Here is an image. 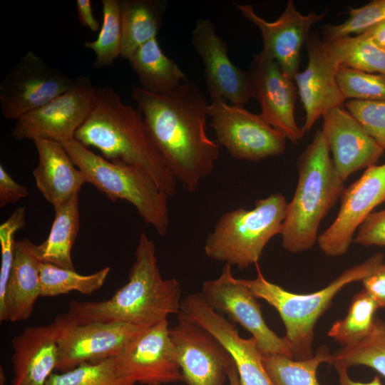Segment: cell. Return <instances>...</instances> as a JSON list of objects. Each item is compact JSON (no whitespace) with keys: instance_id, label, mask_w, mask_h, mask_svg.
Segmentation results:
<instances>
[{"instance_id":"4fadbf2b","label":"cell","mask_w":385,"mask_h":385,"mask_svg":"<svg viewBox=\"0 0 385 385\" xmlns=\"http://www.w3.org/2000/svg\"><path fill=\"white\" fill-rule=\"evenodd\" d=\"M118 374L143 385L184 382L168 319L147 327L118 356Z\"/></svg>"},{"instance_id":"7c38bea8","label":"cell","mask_w":385,"mask_h":385,"mask_svg":"<svg viewBox=\"0 0 385 385\" xmlns=\"http://www.w3.org/2000/svg\"><path fill=\"white\" fill-rule=\"evenodd\" d=\"M96 88L89 77L78 76L63 93L19 118L11 135L19 140L45 139L61 143L74 139L93 108Z\"/></svg>"},{"instance_id":"d4e9b609","label":"cell","mask_w":385,"mask_h":385,"mask_svg":"<svg viewBox=\"0 0 385 385\" xmlns=\"http://www.w3.org/2000/svg\"><path fill=\"white\" fill-rule=\"evenodd\" d=\"M141 88L161 94L188 81L178 64L162 51L155 38L138 48L128 59Z\"/></svg>"},{"instance_id":"f6af8a7d","label":"cell","mask_w":385,"mask_h":385,"mask_svg":"<svg viewBox=\"0 0 385 385\" xmlns=\"http://www.w3.org/2000/svg\"><path fill=\"white\" fill-rule=\"evenodd\" d=\"M227 380L228 385H243L240 379L235 364L228 371Z\"/></svg>"},{"instance_id":"5b68a950","label":"cell","mask_w":385,"mask_h":385,"mask_svg":"<svg viewBox=\"0 0 385 385\" xmlns=\"http://www.w3.org/2000/svg\"><path fill=\"white\" fill-rule=\"evenodd\" d=\"M384 263L381 252L344 270L325 287L309 294L289 292L268 281L258 269L255 279L241 281L257 299H262L279 313L285 327L294 359L314 356V327L318 319L330 305L336 294L346 285L362 281Z\"/></svg>"},{"instance_id":"f35d334b","label":"cell","mask_w":385,"mask_h":385,"mask_svg":"<svg viewBox=\"0 0 385 385\" xmlns=\"http://www.w3.org/2000/svg\"><path fill=\"white\" fill-rule=\"evenodd\" d=\"M354 241L363 246H385V208L372 212L358 228Z\"/></svg>"},{"instance_id":"52a82bcc","label":"cell","mask_w":385,"mask_h":385,"mask_svg":"<svg viewBox=\"0 0 385 385\" xmlns=\"http://www.w3.org/2000/svg\"><path fill=\"white\" fill-rule=\"evenodd\" d=\"M288 202L280 192L255 201L251 210L224 213L207 235V257L240 270L257 264L270 240L280 235Z\"/></svg>"},{"instance_id":"9c48e42d","label":"cell","mask_w":385,"mask_h":385,"mask_svg":"<svg viewBox=\"0 0 385 385\" xmlns=\"http://www.w3.org/2000/svg\"><path fill=\"white\" fill-rule=\"evenodd\" d=\"M215 312L234 322L252 334L262 354H279L293 358L285 337H279L264 320L261 305L248 287L235 278L232 266L225 264L215 279L203 282L200 292Z\"/></svg>"},{"instance_id":"3957f363","label":"cell","mask_w":385,"mask_h":385,"mask_svg":"<svg viewBox=\"0 0 385 385\" xmlns=\"http://www.w3.org/2000/svg\"><path fill=\"white\" fill-rule=\"evenodd\" d=\"M74 138L98 149L106 160L148 173L168 196L178 181L155 145L138 109L125 104L111 86L96 87L93 108Z\"/></svg>"},{"instance_id":"d590c367","label":"cell","mask_w":385,"mask_h":385,"mask_svg":"<svg viewBox=\"0 0 385 385\" xmlns=\"http://www.w3.org/2000/svg\"><path fill=\"white\" fill-rule=\"evenodd\" d=\"M349 18L337 25L322 27L323 41H330L351 34L359 35L385 21V0H374L359 8H349Z\"/></svg>"},{"instance_id":"e0dca14e","label":"cell","mask_w":385,"mask_h":385,"mask_svg":"<svg viewBox=\"0 0 385 385\" xmlns=\"http://www.w3.org/2000/svg\"><path fill=\"white\" fill-rule=\"evenodd\" d=\"M242 15L260 29L263 41L262 51L274 59L283 73L294 79L299 73L302 47L309 36L314 24L321 21L327 11L301 14L289 0L278 19L267 21L257 14L250 4H234Z\"/></svg>"},{"instance_id":"8992f818","label":"cell","mask_w":385,"mask_h":385,"mask_svg":"<svg viewBox=\"0 0 385 385\" xmlns=\"http://www.w3.org/2000/svg\"><path fill=\"white\" fill-rule=\"evenodd\" d=\"M61 144L83 173L86 183L113 202H129L145 223L153 226L160 236L167 234L170 225L168 195L148 173L133 165L109 161L75 138Z\"/></svg>"},{"instance_id":"4dcf8cb0","label":"cell","mask_w":385,"mask_h":385,"mask_svg":"<svg viewBox=\"0 0 385 385\" xmlns=\"http://www.w3.org/2000/svg\"><path fill=\"white\" fill-rule=\"evenodd\" d=\"M110 270V267H106L93 274L83 275L76 270L42 262L41 297H56L72 291L90 294L103 286Z\"/></svg>"},{"instance_id":"ffe728a7","label":"cell","mask_w":385,"mask_h":385,"mask_svg":"<svg viewBox=\"0 0 385 385\" xmlns=\"http://www.w3.org/2000/svg\"><path fill=\"white\" fill-rule=\"evenodd\" d=\"M192 45L201 58L211 98L222 97L232 105L243 106L252 98L248 73L234 65L227 43L209 19H199L192 31Z\"/></svg>"},{"instance_id":"8d00e7d4","label":"cell","mask_w":385,"mask_h":385,"mask_svg":"<svg viewBox=\"0 0 385 385\" xmlns=\"http://www.w3.org/2000/svg\"><path fill=\"white\" fill-rule=\"evenodd\" d=\"M26 226V208H16L0 225L1 267L0 305L4 302L6 288L12 267L16 241L15 233Z\"/></svg>"},{"instance_id":"7a4b0ae2","label":"cell","mask_w":385,"mask_h":385,"mask_svg":"<svg viewBox=\"0 0 385 385\" xmlns=\"http://www.w3.org/2000/svg\"><path fill=\"white\" fill-rule=\"evenodd\" d=\"M128 282L109 299L101 301L71 300L67 313L61 314L73 323L122 322L150 327L181 306V287L175 278L162 277L154 242L143 232L135 252Z\"/></svg>"},{"instance_id":"d6a6232c","label":"cell","mask_w":385,"mask_h":385,"mask_svg":"<svg viewBox=\"0 0 385 385\" xmlns=\"http://www.w3.org/2000/svg\"><path fill=\"white\" fill-rule=\"evenodd\" d=\"M103 23L97 38L86 41V48L96 54L95 68L113 64L121 53L122 31L119 0H102Z\"/></svg>"},{"instance_id":"60d3db41","label":"cell","mask_w":385,"mask_h":385,"mask_svg":"<svg viewBox=\"0 0 385 385\" xmlns=\"http://www.w3.org/2000/svg\"><path fill=\"white\" fill-rule=\"evenodd\" d=\"M361 282L364 289L376 301L379 309H385V263Z\"/></svg>"},{"instance_id":"ee69618b","label":"cell","mask_w":385,"mask_h":385,"mask_svg":"<svg viewBox=\"0 0 385 385\" xmlns=\"http://www.w3.org/2000/svg\"><path fill=\"white\" fill-rule=\"evenodd\" d=\"M362 34L368 36L385 52V21L368 29Z\"/></svg>"},{"instance_id":"5bb4252c","label":"cell","mask_w":385,"mask_h":385,"mask_svg":"<svg viewBox=\"0 0 385 385\" xmlns=\"http://www.w3.org/2000/svg\"><path fill=\"white\" fill-rule=\"evenodd\" d=\"M384 202L385 163L368 167L359 179L344 189L337 216L319 235L317 243L321 251L328 257L344 255L359 226Z\"/></svg>"},{"instance_id":"2e32d148","label":"cell","mask_w":385,"mask_h":385,"mask_svg":"<svg viewBox=\"0 0 385 385\" xmlns=\"http://www.w3.org/2000/svg\"><path fill=\"white\" fill-rule=\"evenodd\" d=\"M247 73L252 98L260 105V115L286 139L297 143L305 132L295 120L298 91L293 80L283 73L274 59L262 51L252 55Z\"/></svg>"},{"instance_id":"d6986e66","label":"cell","mask_w":385,"mask_h":385,"mask_svg":"<svg viewBox=\"0 0 385 385\" xmlns=\"http://www.w3.org/2000/svg\"><path fill=\"white\" fill-rule=\"evenodd\" d=\"M307 43L308 63L294 79L305 111L302 126L308 132L317 120L330 110L342 106L346 101L337 81L339 63L326 41L309 35Z\"/></svg>"},{"instance_id":"30bf717a","label":"cell","mask_w":385,"mask_h":385,"mask_svg":"<svg viewBox=\"0 0 385 385\" xmlns=\"http://www.w3.org/2000/svg\"><path fill=\"white\" fill-rule=\"evenodd\" d=\"M74 79L29 51L8 69L0 83L1 113L17 120L63 93Z\"/></svg>"},{"instance_id":"e575fe53","label":"cell","mask_w":385,"mask_h":385,"mask_svg":"<svg viewBox=\"0 0 385 385\" xmlns=\"http://www.w3.org/2000/svg\"><path fill=\"white\" fill-rule=\"evenodd\" d=\"M337 81L345 100L385 101V75L339 66Z\"/></svg>"},{"instance_id":"7402d4cb","label":"cell","mask_w":385,"mask_h":385,"mask_svg":"<svg viewBox=\"0 0 385 385\" xmlns=\"http://www.w3.org/2000/svg\"><path fill=\"white\" fill-rule=\"evenodd\" d=\"M58 325L29 327L11 340L12 385H45L58 360Z\"/></svg>"},{"instance_id":"1f68e13d","label":"cell","mask_w":385,"mask_h":385,"mask_svg":"<svg viewBox=\"0 0 385 385\" xmlns=\"http://www.w3.org/2000/svg\"><path fill=\"white\" fill-rule=\"evenodd\" d=\"M343 363L347 368L366 366L385 377V322L375 318L370 332L364 339L342 346L332 354V364Z\"/></svg>"},{"instance_id":"603a6c76","label":"cell","mask_w":385,"mask_h":385,"mask_svg":"<svg viewBox=\"0 0 385 385\" xmlns=\"http://www.w3.org/2000/svg\"><path fill=\"white\" fill-rule=\"evenodd\" d=\"M42 262L37 245L28 238L16 241L5 297L0 305L1 322L22 321L31 316L37 299L41 297Z\"/></svg>"},{"instance_id":"cb8c5ba5","label":"cell","mask_w":385,"mask_h":385,"mask_svg":"<svg viewBox=\"0 0 385 385\" xmlns=\"http://www.w3.org/2000/svg\"><path fill=\"white\" fill-rule=\"evenodd\" d=\"M34 143L38 163L33 175L36 188L43 197L55 207L78 193L86 180L83 173L75 168L63 145L45 139Z\"/></svg>"},{"instance_id":"836d02e7","label":"cell","mask_w":385,"mask_h":385,"mask_svg":"<svg viewBox=\"0 0 385 385\" xmlns=\"http://www.w3.org/2000/svg\"><path fill=\"white\" fill-rule=\"evenodd\" d=\"M121 376L116 369L115 357L86 363L61 374H52L45 385H135Z\"/></svg>"},{"instance_id":"ac0fdd59","label":"cell","mask_w":385,"mask_h":385,"mask_svg":"<svg viewBox=\"0 0 385 385\" xmlns=\"http://www.w3.org/2000/svg\"><path fill=\"white\" fill-rule=\"evenodd\" d=\"M180 312L204 327L224 346L234 361L243 385H274L265 369L256 340L240 337L235 326L212 309L200 292L185 296Z\"/></svg>"},{"instance_id":"7bdbcfd3","label":"cell","mask_w":385,"mask_h":385,"mask_svg":"<svg viewBox=\"0 0 385 385\" xmlns=\"http://www.w3.org/2000/svg\"><path fill=\"white\" fill-rule=\"evenodd\" d=\"M333 365L337 371L339 385H382L380 377L374 376V378L366 383L352 380L348 374V368L342 362L335 361Z\"/></svg>"},{"instance_id":"6da1fadb","label":"cell","mask_w":385,"mask_h":385,"mask_svg":"<svg viewBox=\"0 0 385 385\" xmlns=\"http://www.w3.org/2000/svg\"><path fill=\"white\" fill-rule=\"evenodd\" d=\"M131 98L171 174L185 190L195 192L211 174L220 146L207 135L208 104L199 88L188 81L156 94L134 86Z\"/></svg>"},{"instance_id":"ba28073f","label":"cell","mask_w":385,"mask_h":385,"mask_svg":"<svg viewBox=\"0 0 385 385\" xmlns=\"http://www.w3.org/2000/svg\"><path fill=\"white\" fill-rule=\"evenodd\" d=\"M207 107L217 142L235 159L259 162L283 154L286 138L260 114L243 106L227 104L222 97L211 98Z\"/></svg>"},{"instance_id":"4316f807","label":"cell","mask_w":385,"mask_h":385,"mask_svg":"<svg viewBox=\"0 0 385 385\" xmlns=\"http://www.w3.org/2000/svg\"><path fill=\"white\" fill-rule=\"evenodd\" d=\"M55 215L48 237L37 245L43 262L75 270L71 250L79 229L78 193L53 207Z\"/></svg>"},{"instance_id":"44dd1931","label":"cell","mask_w":385,"mask_h":385,"mask_svg":"<svg viewBox=\"0 0 385 385\" xmlns=\"http://www.w3.org/2000/svg\"><path fill=\"white\" fill-rule=\"evenodd\" d=\"M321 130L327 140L335 170L344 182L352 173L376 164L384 149L343 106L323 116Z\"/></svg>"},{"instance_id":"277c9868","label":"cell","mask_w":385,"mask_h":385,"mask_svg":"<svg viewBox=\"0 0 385 385\" xmlns=\"http://www.w3.org/2000/svg\"><path fill=\"white\" fill-rule=\"evenodd\" d=\"M329 153L319 130L298 158L297 185L280 233L282 247L289 252H304L317 242L322 220L345 188Z\"/></svg>"},{"instance_id":"f1b7e54d","label":"cell","mask_w":385,"mask_h":385,"mask_svg":"<svg viewBox=\"0 0 385 385\" xmlns=\"http://www.w3.org/2000/svg\"><path fill=\"white\" fill-rule=\"evenodd\" d=\"M326 42L340 66L385 75V52L366 34Z\"/></svg>"},{"instance_id":"b9f144b4","label":"cell","mask_w":385,"mask_h":385,"mask_svg":"<svg viewBox=\"0 0 385 385\" xmlns=\"http://www.w3.org/2000/svg\"><path fill=\"white\" fill-rule=\"evenodd\" d=\"M76 5L80 23L93 32L98 31L100 24L94 17L91 0H77Z\"/></svg>"},{"instance_id":"8fae6325","label":"cell","mask_w":385,"mask_h":385,"mask_svg":"<svg viewBox=\"0 0 385 385\" xmlns=\"http://www.w3.org/2000/svg\"><path fill=\"white\" fill-rule=\"evenodd\" d=\"M54 321L58 329L56 370L61 372L118 356L147 328L122 322L73 323L61 315Z\"/></svg>"},{"instance_id":"74e56055","label":"cell","mask_w":385,"mask_h":385,"mask_svg":"<svg viewBox=\"0 0 385 385\" xmlns=\"http://www.w3.org/2000/svg\"><path fill=\"white\" fill-rule=\"evenodd\" d=\"M345 108L385 151V101L347 100Z\"/></svg>"},{"instance_id":"484cf974","label":"cell","mask_w":385,"mask_h":385,"mask_svg":"<svg viewBox=\"0 0 385 385\" xmlns=\"http://www.w3.org/2000/svg\"><path fill=\"white\" fill-rule=\"evenodd\" d=\"M167 4L164 0H120L121 57L128 59L138 48L156 38Z\"/></svg>"},{"instance_id":"9a60e30c","label":"cell","mask_w":385,"mask_h":385,"mask_svg":"<svg viewBox=\"0 0 385 385\" xmlns=\"http://www.w3.org/2000/svg\"><path fill=\"white\" fill-rule=\"evenodd\" d=\"M170 328L179 366L188 385H224L234 361L224 346L183 313Z\"/></svg>"},{"instance_id":"ab89813d","label":"cell","mask_w":385,"mask_h":385,"mask_svg":"<svg viewBox=\"0 0 385 385\" xmlns=\"http://www.w3.org/2000/svg\"><path fill=\"white\" fill-rule=\"evenodd\" d=\"M29 195L27 188L16 183L6 171L2 165H0V207L14 204Z\"/></svg>"},{"instance_id":"83f0119b","label":"cell","mask_w":385,"mask_h":385,"mask_svg":"<svg viewBox=\"0 0 385 385\" xmlns=\"http://www.w3.org/2000/svg\"><path fill=\"white\" fill-rule=\"evenodd\" d=\"M266 371L274 385H321L317 377L322 363L332 362V354L326 346L319 347L314 356L306 359H294L279 354H262Z\"/></svg>"},{"instance_id":"f546056e","label":"cell","mask_w":385,"mask_h":385,"mask_svg":"<svg viewBox=\"0 0 385 385\" xmlns=\"http://www.w3.org/2000/svg\"><path fill=\"white\" fill-rule=\"evenodd\" d=\"M378 309L373 297L361 289L352 298L346 315L330 327L328 336L342 346L364 339L371 330Z\"/></svg>"}]
</instances>
